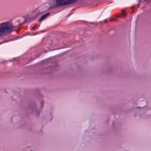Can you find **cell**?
Wrapping results in <instances>:
<instances>
[{
    "label": "cell",
    "instance_id": "7a4b0ae2",
    "mask_svg": "<svg viewBox=\"0 0 151 151\" xmlns=\"http://www.w3.org/2000/svg\"><path fill=\"white\" fill-rule=\"evenodd\" d=\"M77 0H55V4L57 6H64L74 3Z\"/></svg>",
    "mask_w": 151,
    "mask_h": 151
},
{
    "label": "cell",
    "instance_id": "6da1fadb",
    "mask_svg": "<svg viewBox=\"0 0 151 151\" xmlns=\"http://www.w3.org/2000/svg\"><path fill=\"white\" fill-rule=\"evenodd\" d=\"M12 29L11 25L9 23H3L0 25V34H5L9 32Z\"/></svg>",
    "mask_w": 151,
    "mask_h": 151
}]
</instances>
